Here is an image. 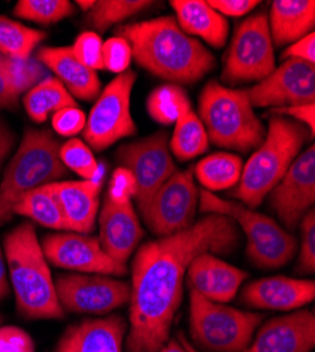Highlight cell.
<instances>
[{"label":"cell","instance_id":"6da1fadb","mask_svg":"<svg viewBox=\"0 0 315 352\" xmlns=\"http://www.w3.org/2000/svg\"><path fill=\"white\" fill-rule=\"evenodd\" d=\"M241 231L227 216L207 214L188 228L148 241L132 263L126 352H157L170 340L190 263L198 255L232 254Z\"/></svg>","mask_w":315,"mask_h":352},{"label":"cell","instance_id":"7a4b0ae2","mask_svg":"<svg viewBox=\"0 0 315 352\" xmlns=\"http://www.w3.org/2000/svg\"><path fill=\"white\" fill-rule=\"evenodd\" d=\"M116 33L130 44L141 68L173 85L195 83L215 67L214 55L171 16L126 24Z\"/></svg>","mask_w":315,"mask_h":352},{"label":"cell","instance_id":"3957f363","mask_svg":"<svg viewBox=\"0 0 315 352\" xmlns=\"http://www.w3.org/2000/svg\"><path fill=\"white\" fill-rule=\"evenodd\" d=\"M3 252L19 314L28 320L64 318L48 262L30 221H23L6 234Z\"/></svg>","mask_w":315,"mask_h":352},{"label":"cell","instance_id":"277c9868","mask_svg":"<svg viewBox=\"0 0 315 352\" xmlns=\"http://www.w3.org/2000/svg\"><path fill=\"white\" fill-rule=\"evenodd\" d=\"M312 140L309 130L283 116H270L266 137L243 165L241 179L232 196L254 210L281 181L304 144Z\"/></svg>","mask_w":315,"mask_h":352},{"label":"cell","instance_id":"5b68a950","mask_svg":"<svg viewBox=\"0 0 315 352\" xmlns=\"http://www.w3.org/2000/svg\"><path fill=\"white\" fill-rule=\"evenodd\" d=\"M198 110L210 141L222 148L246 154L259 148L266 137L246 91L211 80L199 96Z\"/></svg>","mask_w":315,"mask_h":352},{"label":"cell","instance_id":"8992f818","mask_svg":"<svg viewBox=\"0 0 315 352\" xmlns=\"http://www.w3.org/2000/svg\"><path fill=\"white\" fill-rule=\"evenodd\" d=\"M60 142L50 130L27 127L0 182V226L13 216V206L26 193L59 182L67 173Z\"/></svg>","mask_w":315,"mask_h":352},{"label":"cell","instance_id":"52a82bcc","mask_svg":"<svg viewBox=\"0 0 315 352\" xmlns=\"http://www.w3.org/2000/svg\"><path fill=\"white\" fill-rule=\"evenodd\" d=\"M199 210L207 214L231 217L246 237V254L257 268L277 270L294 258L297 240L276 220L245 204L222 199L205 189L199 190Z\"/></svg>","mask_w":315,"mask_h":352},{"label":"cell","instance_id":"ba28073f","mask_svg":"<svg viewBox=\"0 0 315 352\" xmlns=\"http://www.w3.org/2000/svg\"><path fill=\"white\" fill-rule=\"evenodd\" d=\"M265 320L261 313L215 303L190 289L192 346L205 352H242Z\"/></svg>","mask_w":315,"mask_h":352},{"label":"cell","instance_id":"9c48e42d","mask_svg":"<svg viewBox=\"0 0 315 352\" xmlns=\"http://www.w3.org/2000/svg\"><path fill=\"white\" fill-rule=\"evenodd\" d=\"M274 69L276 58L267 14H252L236 27L225 55L221 78L227 85L261 82Z\"/></svg>","mask_w":315,"mask_h":352},{"label":"cell","instance_id":"30bf717a","mask_svg":"<svg viewBox=\"0 0 315 352\" xmlns=\"http://www.w3.org/2000/svg\"><path fill=\"white\" fill-rule=\"evenodd\" d=\"M136 78V72L128 69L112 79L96 98L83 129V140L90 148L103 151L137 131L130 111Z\"/></svg>","mask_w":315,"mask_h":352},{"label":"cell","instance_id":"8fae6325","mask_svg":"<svg viewBox=\"0 0 315 352\" xmlns=\"http://www.w3.org/2000/svg\"><path fill=\"white\" fill-rule=\"evenodd\" d=\"M116 161L126 168L136 181L134 200L140 213L146 209L153 195L179 169L171 157L167 131L122 145Z\"/></svg>","mask_w":315,"mask_h":352},{"label":"cell","instance_id":"7c38bea8","mask_svg":"<svg viewBox=\"0 0 315 352\" xmlns=\"http://www.w3.org/2000/svg\"><path fill=\"white\" fill-rule=\"evenodd\" d=\"M199 190L192 168L177 170L153 195L141 212L149 230L157 237L173 236L194 224Z\"/></svg>","mask_w":315,"mask_h":352},{"label":"cell","instance_id":"4fadbf2b","mask_svg":"<svg viewBox=\"0 0 315 352\" xmlns=\"http://www.w3.org/2000/svg\"><path fill=\"white\" fill-rule=\"evenodd\" d=\"M64 311L108 314L130 300V283L98 274H64L54 280Z\"/></svg>","mask_w":315,"mask_h":352},{"label":"cell","instance_id":"5bb4252c","mask_svg":"<svg viewBox=\"0 0 315 352\" xmlns=\"http://www.w3.org/2000/svg\"><path fill=\"white\" fill-rule=\"evenodd\" d=\"M48 263L78 274L123 276L128 267L112 259L102 248L98 237L78 232L48 234L40 241Z\"/></svg>","mask_w":315,"mask_h":352},{"label":"cell","instance_id":"9a60e30c","mask_svg":"<svg viewBox=\"0 0 315 352\" xmlns=\"http://www.w3.org/2000/svg\"><path fill=\"white\" fill-rule=\"evenodd\" d=\"M315 201V146L301 153L281 181L269 193L270 209L284 224L285 231L300 226Z\"/></svg>","mask_w":315,"mask_h":352},{"label":"cell","instance_id":"2e32d148","mask_svg":"<svg viewBox=\"0 0 315 352\" xmlns=\"http://www.w3.org/2000/svg\"><path fill=\"white\" fill-rule=\"evenodd\" d=\"M253 107H287L315 102V65L284 60L267 78L246 91Z\"/></svg>","mask_w":315,"mask_h":352},{"label":"cell","instance_id":"e0dca14e","mask_svg":"<svg viewBox=\"0 0 315 352\" xmlns=\"http://www.w3.org/2000/svg\"><path fill=\"white\" fill-rule=\"evenodd\" d=\"M315 346V314L298 309L269 318L256 330L242 352H311Z\"/></svg>","mask_w":315,"mask_h":352},{"label":"cell","instance_id":"ac0fdd59","mask_svg":"<svg viewBox=\"0 0 315 352\" xmlns=\"http://www.w3.org/2000/svg\"><path fill=\"white\" fill-rule=\"evenodd\" d=\"M98 220V239L103 251L112 259L126 265L145 237V230L133 208V200L116 201L105 197Z\"/></svg>","mask_w":315,"mask_h":352},{"label":"cell","instance_id":"d6986e66","mask_svg":"<svg viewBox=\"0 0 315 352\" xmlns=\"http://www.w3.org/2000/svg\"><path fill=\"white\" fill-rule=\"evenodd\" d=\"M315 298L312 279L269 276L247 283L241 292V302L252 309L294 311Z\"/></svg>","mask_w":315,"mask_h":352},{"label":"cell","instance_id":"ffe728a7","mask_svg":"<svg viewBox=\"0 0 315 352\" xmlns=\"http://www.w3.org/2000/svg\"><path fill=\"white\" fill-rule=\"evenodd\" d=\"M128 321L122 316L85 318L60 337L54 352H123Z\"/></svg>","mask_w":315,"mask_h":352},{"label":"cell","instance_id":"44dd1931","mask_svg":"<svg viewBox=\"0 0 315 352\" xmlns=\"http://www.w3.org/2000/svg\"><path fill=\"white\" fill-rule=\"evenodd\" d=\"M249 274L231 263L205 252L194 258L187 270L185 282L190 289L215 303H227L235 299L239 287Z\"/></svg>","mask_w":315,"mask_h":352},{"label":"cell","instance_id":"7402d4cb","mask_svg":"<svg viewBox=\"0 0 315 352\" xmlns=\"http://www.w3.org/2000/svg\"><path fill=\"white\" fill-rule=\"evenodd\" d=\"M103 178L92 181L52 182L45 185L59 200L68 230L78 234H91L99 213V195Z\"/></svg>","mask_w":315,"mask_h":352},{"label":"cell","instance_id":"603a6c76","mask_svg":"<svg viewBox=\"0 0 315 352\" xmlns=\"http://www.w3.org/2000/svg\"><path fill=\"white\" fill-rule=\"evenodd\" d=\"M36 60L54 72L74 99L88 102L99 96L101 79L98 74L81 64L71 47H43L37 51Z\"/></svg>","mask_w":315,"mask_h":352},{"label":"cell","instance_id":"cb8c5ba5","mask_svg":"<svg viewBox=\"0 0 315 352\" xmlns=\"http://www.w3.org/2000/svg\"><path fill=\"white\" fill-rule=\"evenodd\" d=\"M174 9L176 21L181 30L191 36L199 37L215 48H222L229 33L226 17L212 9L204 0H173L170 2Z\"/></svg>","mask_w":315,"mask_h":352},{"label":"cell","instance_id":"d4e9b609","mask_svg":"<svg viewBox=\"0 0 315 352\" xmlns=\"http://www.w3.org/2000/svg\"><path fill=\"white\" fill-rule=\"evenodd\" d=\"M269 30L272 41L278 45H290L314 32V0H274L270 6Z\"/></svg>","mask_w":315,"mask_h":352},{"label":"cell","instance_id":"484cf974","mask_svg":"<svg viewBox=\"0 0 315 352\" xmlns=\"http://www.w3.org/2000/svg\"><path fill=\"white\" fill-rule=\"evenodd\" d=\"M24 109L34 123H44L50 114L77 106L75 99L55 76H45L23 98Z\"/></svg>","mask_w":315,"mask_h":352},{"label":"cell","instance_id":"4316f807","mask_svg":"<svg viewBox=\"0 0 315 352\" xmlns=\"http://www.w3.org/2000/svg\"><path fill=\"white\" fill-rule=\"evenodd\" d=\"M243 169L241 157L231 153H216L205 157L192 168L196 179L208 192L225 190L238 185Z\"/></svg>","mask_w":315,"mask_h":352},{"label":"cell","instance_id":"83f0119b","mask_svg":"<svg viewBox=\"0 0 315 352\" xmlns=\"http://www.w3.org/2000/svg\"><path fill=\"white\" fill-rule=\"evenodd\" d=\"M13 214L32 219L51 230L70 231L59 200L45 185L21 196L13 206Z\"/></svg>","mask_w":315,"mask_h":352},{"label":"cell","instance_id":"f1b7e54d","mask_svg":"<svg viewBox=\"0 0 315 352\" xmlns=\"http://www.w3.org/2000/svg\"><path fill=\"white\" fill-rule=\"evenodd\" d=\"M173 137L170 140V151L180 161H190L208 151L210 138L207 130L192 109L176 122Z\"/></svg>","mask_w":315,"mask_h":352},{"label":"cell","instance_id":"f546056e","mask_svg":"<svg viewBox=\"0 0 315 352\" xmlns=\"http://www.w3.org/2000/svg\"><path fill=\"white\" fill-rule=\"evenodd\" d=\"M47 37L45 32L27 27L16 20L0 16V54L16 58V60H30L33 51Z\"/></svg>","mask_w":315,"mask_h":352},{"label":"cell","instance_id":"4dcf8cb0","mask_svg":"<svg viewBox=\"0 0 315 352\" xmlns=\"http://www.w3.org/2000/svg\"><path fill=\"white\" fill-rule=\"evenodd\" d=\"M191 107L187 92L179 85H161L149 95L148 113L154 122L163 126L176 124Z\"/></svg>","mask_w":315,"mask_h":352},{"label":"cell","instance_id":"1f68e13d","mask_svg":"<svg viewBox=\"0 0 315 352\" xmlns=\"http://www.w3.org/2000/svg\"><path fill=\"white\" fill-rule=\"evenodd\" d=\"M152 5L153 2L148 0H99L87 12L85 21L99 33H105L109 27L136 16Z\"/></svg>","mask_w":315,"mask_h":352},{"label":"cell","instance_id":"d6a6232c","mask_svg":"<svg viewBox=\"0 0 315 352\" xmlns=\"http://www.w3.org/2000/svg\"><path fill=\"white\" fill-rule=\"evenodd\" d=\"M0 76H2L12 89L21 95L28 92L33 86L41 82L47 74L45 68L36 60H16V58L0 54Z\"/></svg>","mask_w":315,"mask_h":352},{"label":"cell","instance_id":"836d02e7","mask_svg":"<svg viewBox=\"0 0 315 352\" xmlns=\"http://www.w3.org/2000/svg\"><path fill=\"white\" fill-rule=\"evenodd\" d=\"M19 19L50 25L75 14V6L68 0H20L13 9Z\"/></svg>","mask_w":315,"mask_h":352},{"label":"cell","instance_id":"e575fe53","mask_svg":"<svg viewBox=\"0 0 315 352\" xmlns=\"http://www.w3.org/2000/svg\"><path fill=\"white\" fill-rule=\"evenodd\" d=\"M60 160L67 169L79 175L83 181L103 178L92 150L79 138H70L60 146Z\"/></svg>","mask_w":315,"mask_h":352},{"label":"cell","instance_id":"d590c367","mask_svg":"<svg viewBox=\"0 0 315 352\" xmlns=\"http://www.w3.org/2000/svg\"><path fill=\"white\" fill-rule=\"evenodd\" d=\"M301 243L297 258V272L312 275L315 271V210L311 209L300 223Z\"/></svg>","mask_w":315,"mask_h":352},{"label":"cell","instance_id":"8d00e7d4","mask_svg":"<svg viewBox=\"0 0 315 352\" xmlns=\"http://www.w3.org/2000/svg\"><path fill=\"white\" fill-rule=\"evenodd\" d=\"M132 58H133L132 47L125 38L114 36L103 43V47H102L103 69L121 75L129 69Z\"/></svg>","mask_w":315,"mask_h":352},{"label":"cell","instance_id":"74e56055","mask_svg":"<svg viewBox=\"0 0 315 352\" xmlns=\"http://www.w3.org/2000/svg\"><path fill=\"white\" fill-rule=\"evenodd\" d=\"M102 47L103 43L98 33L83 32L77 37L71 50L81 64L96 72L103 69Z\"/></svg>","mask_w":315,"mask_h":352},{"label":"cell","instance_id":"f35d334b","mask_svg":"<svg viewBox=\"0 0 315 352\" xmlns=\"http://www.w3.org/2000/svg\"><path fill=\"white\" fill-rule=\"evenodd\" d=\"M52 129L63 137H72L83 131L87 124V116L77 106L61 109L52 114Z\"/></svg>","mask_w":315,"mask_h":352},{"label":"cell","instance_id":"ab89813d","mask_svg":"<svg viewBox=\"0 0 315 352\" xmlns=\"http://www.w3.org/2000/svg\"><path fill=\"white\" fill-rule=\"evenodd\" d=\"M0 352H36V344L23 329L6 326L0 329Z\"/></svg>","mask_w":315,"mask_h":352},{"label":"cell","instance_id":"60d3db41","mask_svg":"<svg viewBox=\"0 0 315 352\" xmlns=\"http://www.w3.org/2000/svg\"><path fill=\"white\" fill-rule=\"evenodd\" d=\"M136 195V181L133 175L126 169L119 166L113 172L109 188L106 192V197L116 201H128L133 200Z\"/></svg>","mask_w":315,"mask_h":352},{"label":"cell","instance_id":"b9f144b4","mask_svg":"<svg viewBox=\"0 0 315 352\" xmlns=\"http://www.w3.org/2000/svg\"><path fill=\"white\" fill-rule=\"evenodd\" d=\"M269 116H283V117L289 116V117H292V120L305 126L314 138V134H315V103L270 109Z\"/></svg>","mask_w":315,"mask_h":352},{"label":"cell","instance_id":"7bdbcfd3","mask_svg":"<svg viewBox=\"0 0 315 352\" xmlns=\"http://www.w3.org/2000/svg\"><path fill=\"white\" fill-rule=\"evenodd\" d=\"M281 60H298L315 65V33H309L281 52Z\"/></svg>","mask_w":315,"mask_h":352},{"label":"cell","instance_id":"ee69618b","mask_svg":"<svg viewBox=\"0 0 315 352\" xmlns=\"http://www.w3.org/2000/svg\"><path fill=\"white\" fill-rule=\"evenodd\" d=\"M208 5L223 17H242L249 14L261 2L259 0H210Z\"/></svg>","mask_w":315,"mask_h":352},{"label":"cell","instance_id":"f6af8a7d","mask_svg":"<svg viewBox=\"0 0 315 352\" xmlns=\"http://www.w3.org/2000/svg\"><path fill=\"white\" fill-rule=\"evenodd\" d=\"M16 142V135L9 127V124L0 117V172H2L3 164L9 157L13 145Z\"/></svg>","mask_w":315,"mask_h":352},{"label":"cell","instance_id":"bcb514c9","mask_svg":"<svg viewBox=\"0 0 315 352\" xmlns=\"http://www.w3.org/2000/svg\"><path fill=\"white\" fill-rule=\"evenodd\" d=\"M19 96L6 80L0 76V109L16 110L19 106Z\"/></svg>","mask_w":315,"mask_h":352},{"label":"cell","instance_id":"7dc6e473","mask_svg":"<svg viewBox=\"0 0 315 352\" xmlns=\"http://www.w3.org/2000/svg\"><path fill=\"white\" fill-rule=\"evenodd\" d=\"M10 293V285L8 279V267H6V258L5 252L0 245V302L5 300Z\"/></svg>","mask_w":315,"mask_h":352},{"label":"cell","instance_id":"c3c4849f","mask_svg":"<svg viewBox=\"0 0 315 352\" xmlns=\"http://www.w3.org/2000/svg\"><path fill=\"white\" fill-rule=\"evenodd\" d=\"M157 352H187V349L179 340H168L167 344Z\"/></svg>","mask_w":315,"mask_h":352},{"label":"cell","instance_id":"681fc988","mask_svg":"<svg viewBox=\"0 0 315 352\" xmlns=\"http://www.w3.org/2000/svg\"><path fill=\"white\" fill-rule=\"evenodd\" d=\"M179 341L184 345V348L187 349V352H201V351H198V349H195V348L192 346V344L188 341L187 336L183 334V333H179Z\"/></svg>","mask_w":315,"mask_h":352},{"label":"cell","instance_id":"f907efd6","mask_svg":"<svg viewBox=\"0 0 315 352\" xmlns=\"http://www.w3.org/2000/svg\"><path fill=\"white\" fill-rule=\"evenodd\" d=\"M77 5H78L85 13H87V12H90V10L92 9V6L95 5V2H94V0H78Z\"/></svg>","mask_w":315,"mask_h":352},{"label":"cell","instance_id":"816d5d0a","mask_svg":"<svg viewBox=\"0 0 315 352\" xmlns=\"http://www.w3.org/2000/svg\"><path fill=\"white\" fill-rule=\"evenodd\" d=\"M0 321H2V317H0Z\"/></svg>","mask_w":315,"mask_h":352}]
</instances>
